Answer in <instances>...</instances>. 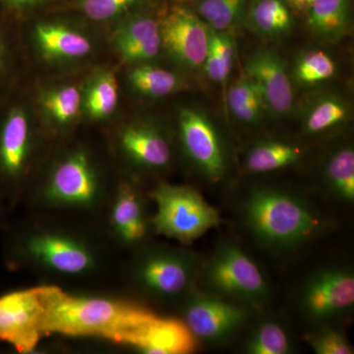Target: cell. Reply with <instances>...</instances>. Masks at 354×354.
Listing matches in <instances>:
<instances>
[{
	"instance_id": "cell-1",
	"label": "cell",
	"mask_w": 354,
	"mask_h": 354,
	"mask_svg": "<svg viewBox=\"0 0 354 354\" xmlns=\"http://www.w3.org/2000/svg\"><path fill=\"white\" fill-rule=\"evenodd\" d=\"M39 293L44 335L100 337L133 346L146 324L155 316L135 305L76 297L58 286H39Z\"/></svg>"
},
{
	"instance_id": "cell-2",
	"label": "cell",
	"mask_w": 354,
	"mask_h": 354,
	"mask_svg": "<svg viewBox=\"0 0 354 354\" xmlns=\"http://www.w3.org/2000/svg\"><path fill=\"white\" fill-rule=\"evenodd\" d=\"M241 214L254 239L279 252L304 246L322 228V220L308 202L279 188H254L242 203Z\"/></svg>"
},
{
	"instance_id": "cell-3",
	"label": "cell",
	"mask_w": 354,
	"mask_h": 354,
	"mask_svg": "<svg viewBox=\"0 0 354 354\" xmlns=\"http://www.w3.org/2000/svg\"><path fill=\"white\" fill-rule=\"evenodd\" d=\"M198 281L203 290L253 311L264 309L271 295L269 283L255 261L232 241L221 242L202 263Z\"/></svg>"
},
{
	"instance_id": "cell-4",
	"label": "cell",
	"mask_w": 354,
	"mask_h": 354,
	"mask_svg": "<svg viewBox=\"0 0 354 354\" xmlns=\"http://www.w3.org/2000/svg\"><path fill=\"white\" fill-rule=\"evenodd\" d=\"M158 234L189 244L218 227L221 216L201 193L188 186L162 183L152 192Z\"/></svg>"
},
{
	"instance_id": "cell-5",
	"label": "cell",
	"mask_w": 354,
	"mask_h": 354,
	"mask_svg": "<svg viewBox=\"0 0 354 354\" xmlns=\"http://www.w3.org/2000/svg\"><path fill=\"white\" fill-rule=\"evenodd\" d=\"M251 311L244 305L194 288L183 298L181 321L195 341L216 346L237 334L248 322Z\"/></svg>"
},
{
	"instance_id": "cell-6",
	"label": "cell",
	"mask_w": 354,
	"mask_h": 354,
	"mask_svg": "<svg viewBox=\"0 0 354 354\" xmlns=\"http://www.w3.org/2000/svg\"><path fill=\"white\" fill-rule=\"evenodd\" d=\"M202 263L187 251L156 249L140 258L135 279L151 297L165 300L184 298L196 288Z\"/></svg>"
},
{
	"instance_id": "cell-7",
	"label": "cell",
	"mask_w": 354,
	"mask_h": 354,
	"mask_svg": "<svg viewBox=\"0 0 354 354\" xmlns=\"http://www.w3.org/2000/svg\"><path fill=\"white\" fill-rule=\"evenodd\" d=\"M298 306L305 318L317 325L346 315L354 306L353 270L330 266L312 272L300 288Z\"/></svg>"
},
{
	"instance_id": "cell-8",
	"label": "cell",
	"mask_w": 354,
	"mask_h": 354,
	"mask_svg": "<svg viewBox=\"0 0 354 354\" xmlns=\"http://www.w3.org/2000/svg\"><path fill=\"white\" fill-rule=\"evenodd\" d=\"M178 122L181 145L191 164L209 183H221L227 174L228 157L215 125L192 109H183Z\"/></svg>"
},
{
	"instance_id": "cell-9",
	"label": "cell",
	"mask_w": 354,
	"mask_h": 354,
	"mask_svg": "<svg viewBox=\"0 0 354 354\" xmlns=\"http://www.w3.org/2000/svg\"><path fill=\"white\" fill-rule=\"evenodd\" d=\"M162 46L189 69L203 67L209 46V28L188 7L171 6L158 21Z\"/></svg>"
},
{
	"instance_id": "cell-10",
	"label": "cell",
	"mask_w": 354,
	"mask_h": 354,
	"mask_svg": "<svg viewBox=\"0 0 354 354\" xmlns=\"http://www.w3.org/2000/svg\"><path fill=\"white\" fill-rule=\"evenodd\" d=\"M43 317L39 286L3 295L0 297V342L21 353H31L44 335Z\"/></svg>"
},
{
	"instance_id": "cell-11",
	"label": "cell",
	"mask_w": 354,
	"mask_h": 354,
	"mask_svg": "<svg viewBox=\"0 0 354 354\" xmlns=\"http://www.w3.org/2000/svg\"><path fill=\"white\" fill-rule=\"evenodd\" d=\"M246 75L259 90L263 104L276 116L285 115L293 104L290 77L283 59L272 50H261L249 58Z\"/></svg>"
},
{
	"instance_id": "cell-12",
	"label": "cell",
	"mask_w": 354,
	"mask_h": 354,
	"mask_svg": "<svg viewBox=\"0 0 354 354\" xmlns=\"http://www.w3.org/2000/svg\"><path fill=\"white\" fill-rule=\"evenodd\" d=\"M94 169L82 153H74L57 165L51 176L48 196L66 205H88L97 195Z\"/></svg>"
},
{
	"instance_id": "cell-13",
	"label": "cell",
	"mask_w": 354,
	"mask_h": 354,
	"mask_svg": "<svg viewBox=\"0 0 354 354\" xmlns=\"http://www.w3.org/2000/svg\"><path fill=\"white\" fill-rule=\"evenodd\" d=\"M30 148V122L20 106L9 108L0 120V172L13 178L24 171Z\"/></svg>"
},
{
	"instance_id": "cell-14",
	"label": "cell",
	"mask_w": 354,
	"mask_h": 354,
	"mask_svg": "<svg viewBox=\"0 0 354 354\" xmlns=\"http://www.w3.org/2000/svg\"><path fill=\"white\" fill-rule=\"evenodd\" d=\"M32 257L55 271L80 274L92 268V255L78 242L55 234L32 237L28 244Z\"/></svg>"
},
{
	"instance_id": "cell-15",
	"label": "cell",
	"mask_w": 354,
	"mask_h": 354,
	"mask_svg": "<svg viewBox=\"0 0 354 354\" xmlns=\"http://www.w3.org/2000/svg\"><path fill=\"white\" fill-rule=\"evenodd\" d=\"M113 43L121 57L128 62L153 59L162 48L158 22L148 15L133 16L118 26Z\"/></svg>"
},
{
	"instance_id": "cell-16",
	"label": "cell",
	"mask_w": 354,
	"mask_h": 354,
	"mask_svg": "<svg viewBox=\"0 0 354 354\" xmlns=\"http://www.w3.org/2000/svg\"><path fill=\"white\" fill-rule=\"evenodd\" d=\"M196 341L183 321L155 316L140 335L134 348L148 354L188 353Z\"/></svg>"
},
{
	"instance_id": "cell-17",
	"label": "cell",
	"mask_w": 354,
	"mask_h": 354,
	"mask_svg": "<svg viewBox=\"0 0 354 354\" xmlns=\"http://www.w3.org/2000/svg\"><path fill=\"white\" fill-rule=\"evenodd\" d=\"M35 41L41 55L50 60L80 59L92 50L85 35L60 23H39L35 28Z\"/></svg>"
},
{
	"instance_id": "cell-18",
	"label": "cell",
	"mask_w": 354,
	"mask_h": 354,
	"mask_svg": "<svg viewBox=\"0 0 354 354\" xmlns=\"http://www.w3.org/2000/svg\"><path fill=\"white\" fill-rule=\"evenodd\" d=\"M120 141L128 157L142 167L160 169L171 162L169 142L162 133L152 127H128L121 134Z\"/></svg>"
},
{
	"instance_id": "cell-19",
	"label": "cell",
	"mask_w": 354,
	"mask_h": 354,
	"mask_svg": "<svg viewBox=\"0 0 354 354\" xmlns=\"http://www.w3.org/2000/svg\"><path fill=\"white\" fill-rule=\"evenodd\" d=\"M113 227L120 239L127 243H136L147 232L143 204L130 186L121 187L113 212Z\"/></svg>"
},
{
	"instance_id": "cell-20",
	"label": "cell",
	"mask_w": 354,
	"mask_h": 354,
	"mask_svg": "<svg viewBox=\"0 0 354 354\" xmlns=\"http://www.w3.org/2000/svg\"><path fill=\"white\" fill-rule=\"evenodd\" d=\"M302 157L299 147L283 141H263L247 153L245 167L253 174H265L297 164Z\"/></svg>"
},
{
	"instance_id": "cell-21",
	"label": "cell",
	"mask_w": 354,
	"mask_h": 354,
	"mask_svg": "<svg viewBox=\"0 0 354 354\" xmlns=\"http://www.w3.org/2000/svg\"><path fill=\"white\" fill-rule=\"evenodd\" d=\"M118 97V79L113 72H99L91 79L86 88L82 106L88 118L104 120L115 111Z\"/></svg>"
},
{
	"instance_id": "cell-22",
	"label": "cell",
	"mask_w": 354,
	"mask_h": 354,
	"mask_svg": "<svg viewBox=\"0 0 354 354\" xmlns=\"http://www.w3.org/2000/svg\"><path fill=\"white\" fill-rule=\"evenodd\" d=\"M309 27L319 36L335 39L344 34L348 24L349 0H312Z\"/></svg>"
},
{
	"instance_id": "cell-23",
	"label": "cell",
	"mask_w": 354,
	"mask_h": 354,
	"mask_svg": "<svg viewBox=\"0 0 354 354\" xmlns=\"http://www.w3.org/2000/svg\"><path fill=\"white\" fill-rule=\"evenodd\" d=\"M242 349L248 354H288L292 351V344L281 323L274 319H263L249 333Z\"/></svg>"
},
{
	"instance_id": "cell-24",
	"label": "cell",
	"mask_w": 354,
	"mask_h": 354,
	"mask_svg": "<svg viewBox=\"0 0 354 354\" xmlns=\"http://www.w3.org/2000/svg\"><path fill=\"white\" fill-rule=\"evenodd\" d=\"M325 177L330 192L339 201L354 202V151L342 147L333 153L325 167Z\"/></svg>"
},
{
	"instance_id": "cell-25",
	"label": "cell",
	"mask_w": 354,
	"mask_h": 354,
	"mask_svg": "<svg viewBox=\"0 0 354 354\" xmlns=\"http://www.w3.org/2000/svg\"><path fill=\"white\" fill-rule=\"evenodd\" d=\"M249 21L258 34L272 38L288 32L292 20L283 0H254Z\"/></svg>"
},
{
	"instance_id": "cell-26",
	"label": "cell",
	"mask_w": 354,
	"mask_h": 354,
	"mask_svg": "<svg viewBox=\"0 0 354 354\" xmlns=\"http://www.w3.org/2000/svg\"><path fill=\"white\" fill-rule=\"evenodd\" d=\"M129 83L134 90L149 97H160L176 93L183 85L176 74L158 67L141 65L129 72Z\"/></svg>"
},
{
	"instance_id": "cell-27",
	"label": "cell",
	"mask_w": 354,
	"mask_h": 354,
	"mask_svg": "<svg viewBox=\"0 0 354 354\" xmlns=\"http://www.w3.org/2000/svg\"><path fill=\"white\" fill-rule=\"evenodd\" d=\"M245 6L246 0H199L197 8L209 28L223 32L241 22Z\"/></svg>"
},
{
	"instance_id": "cell-28",
	"label": "cell",
	"mask_w": 354,
	"mask_h": 354,
	"mask_svg": "<svg viewBox=\"0 0 354 354\" xmlns=\"http://www.w3.org/2000/svg\"><path fill=\"white\" fill-rule=\"evenodd\" d=\"M83 94L76 86H64L46 93L41 106L48 116L60 124L75 120L82 108Z\"/></svg>"
},
{
	"instance_id": "cell-29",
	"label": "cell",
	"mask_w": 354,
	"mask_h": 354,
	"mask_svg": "<svg viewBox=\"0 0 354 354\" xmlns=\"http://www.w3.org/2000/svg\"><path fill=\"white\" fill-rule=\"evenodd\" d=\"M346 113L348 109L339 100H324L310 113L305 123V129L310 134L325 131L342 122L346 118Z\"/></svg>"
},
{
	"instance_id": "cell-30",
	"label": "cell",
	"mask_w": 354,
	"mask_h": 354,
	"mask_svg": "<svg viewBox=\"0 0 354 354\" xmlns=\"http://www.w3.org/2000/svg\"><path fill=\"white\" fill-rule=\"evenodd\" d=\"M305 342L317 354H353V348L342 330L322 327L304 335Z\"/></svg>"
},
{
	"instance_id": "cell-31",
	"label": "cell",
	"mask_w": 354,
	"mask_h": 354,
	"mask_svg": "<svg viewBox=\"0 0 354 354\" xmlns=\"http://www.w3.org/2000/svg\"><path fill=\"white\" fill-rule=\"evenodd\" d=\"M335 62L322 51H311L298 62L297 76L302 83L313 84L327 80L334 75Z\"/></svg>"
},
{
	"instance_id": "cell-32",
	"label": "cell",
	"mask_w": 354,
	"mask_h": 354,
	"mask_svg": "<svg viewBox=\"0 0 354 354\" xmlns=\"http://www.w3.org/2000/svg\"><path fill=\"white\" fill-rule=\"evenodd\" d=\"M142 0H79L81 12L93 21H108L127 12Z\"/></svg>"
},
{
	"instance_id": "cell-33",
	"label": "cell",
	"mask_w": 354,
	"mask_h": 354,
	"mask_svg": "<svg viewBox=\"0 0 354 354\" xmlns=\"http://www.w3.org/2000/svg\"><path fill=\"white\" fill-rule=\"evenodd\" d=\"M257 97H261L257 86L250 77L246 75L237 80L228 91V106L230 111H234Z\"/></svg>"
},
{
	"instance_id": "cell-34",
	"label": "cell",
	"mask_w": 354,
	"mask_h": 354,
	"mask_svg": "<svg viewBox=\"0 0 354 354\" xmlns=\"http://www.w3.org/2000/svg\"><path fill=\"white\" fill-rule=\"evenodd\" d=\"M53 0H0V11L9 18H19Z\"/></svg>"
},
{
	"instance_id": "cell-35",
	"label": "cell",
	"mask_w": 354,
	"mask_h": 354,
	"mask_svg": "<svg viewBox=\"0 0 354 354\" xmlns=\"http://www.w3.org/2000/svg\"><path fill=\"white\" fill-rule=\"evenodd\" d=\"M7 59H8V39L6 30L0 25V82L6 71Z\"/></svg>"
},
{
	"instance_id": "cell-36",
	"label": "cell",
	"mask_w": 354,
	"mask_h": 354,
	"mask_svg": "<svg viewBox=\"0 0 354 354\" xmlns=\"http://www.w3.org/2000/svg\"><path fill=\"white\" fill-rule=\"evenodd\" d=\"M293 1L297 2V3L304 4V3H310L312 0H293Z\"/></svg>"
}]
</instances>
